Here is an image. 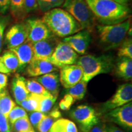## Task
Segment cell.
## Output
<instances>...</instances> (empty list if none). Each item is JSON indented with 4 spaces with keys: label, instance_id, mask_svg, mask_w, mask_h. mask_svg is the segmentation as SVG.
<instances>
[{
    "label": "cell",
    "instance_id": "obj_10",
    "mask_svg": "<svg viewBox=\"0 0 132 132\" xmlns=\"http://www.w3.org/2000/svg\"><path fill=\"white\" fill-rule=\"evenodd\" d=\"M25 23L28 27L27 40L32 44L55 36L42 19L32 18Z\"/></svg>",
    "mask_w": 132,
    "mask_h": 132
},
{
    "label": "cell",
    "instance_id": "obj_43",
    "mask_svg": "<svg viewBox=\"0 0 132 132\" xmlns=\"http://www.w3.org/2000/svg\"><path fill=\"white\" fill-rule=\"evenodd\" d=\"M0 73H3L4 74H9V71L6 69V67L2 63V62L0 60Z\"/></svg>",
    "mask_w": 132,
    "mask_h": 132
},
{
    "label": "cell",
    "instance_id": "obj_44",
    "mask_svg": "<svg viewBox=\"0 0 132 132\" xmlns=\"http://www.w3.org/2000/svg\"><path fill=\"white\" fill-rule=\"evenodd\" d=\"M113 1L119 3L120 4L124 5V6H128V3H129V0H113Z\"/></svg>",
    "mask_w": 132,
    "mask_h": 132
},
{
    "label": "cell",
    "instance_id": "obj_33",
    "mask_svg": "<svg viewBox=\"0 0 132 132\" xmlns=\"http://www.w3.org/2000/svg\"><path fill=\"white\" fill-rule=\"evenodd\" d=\"M29 120L33 128L37 129V125L46 116L45 114L41 113L40 111H32L29 113Z\"/></svg>",
    "mask_w": 132,
    "mask_h": 132
},
{
    "label": "cell",
    "instance_id": "obj_23",
    "mask_svg": "<svg viewBox=\"0 0 132 132\" xmlns=\"http://www.w3.org/2000/svg\"><path fill=\"white\" fill-rule=\"evenodd\" d=\"M41 95L29 93L28 96L22 101L20 105L26 111L29 112L39 111V100Z\"/></svg>",
    "mask_w": 132,
    "mask_h": 132
},
{
    "label": "cell",
    "instance_id": "obj_25",
    "mask_svg": "<svg viewBox=\"0 0 132 132\" xmlns=\"http://www.w3.org/2000/svg\"><path fill=\"white\" fill-rule=\"evenodd\" d=\"M11 127L12 132H35L28 118L19 119Z\"/></svg>",
    "mask_w": 132,
    "mask_h": 132
},
{
    "label": "cell",
    "instance_id": "obj_39",
    "mask_svg": "<svg viewBox=\"0 0 132 132\" xmlns=\"http://www.w3.org/2000/svg\"><path fill=\"white\" fill-rule=\"evenodd\" d=\"M87 132H107L106 129V125L104 124H100L98 123L90 128Z\"/></svg>",
    "mask_w": 132,
    "mask_h": 132
},
{
    "label": "cell",
    "instance_id": "obj_14",
    "mask_svg": "<svg viewBox=\"0 0 132 132\" xmlns=\"http://www.w3.org/2000/svg\"><path fill=\"white\" fill-rule=\"evenodd\" d=\"M59 42L55 36L32 44L34 59L48 61Z\"/></svg>",
    "mask_w": 132,
    "mask_h": 132
},
{
    "label": "cell",
    "instance_id": "obj_19",
    "mask_svg": "<svg viewBox=\"0 0 132 132\" xmlns=\"http://www.w3.org/2000/svg\"><path fill=\"white\" fill-rule=\"evenodd\" d=\"M114 69L115 75L119 78L130 81L132 78V59L126 57H119Z\"/></svg>",
    "mask_w": 132,
    "mask_h": 132
},
{
    "label": "cell",
    "instance_id": "obj_7",
    "mask_svg": "<svg viewBox=\"0 0 132 132\" xmlns=\"http://www.w3.org/2000/svg\"><path fill=\"white\" fill-rule=\"evenodd\" d=\"M78 54L69 45L64 42H59L48 61L58 69L64 66L77 63Z\"/></svg>",
    "mask_w": 132,
    "mask_h": 132
},
{
    "label": "cell",
    "instance_id": "obj_27",
    "mask_svg": "<svg viewBox=\"0 0 132 132\" xmlns=\"http://www.w3.org/2000/svg\"><path fill=\"white\" fill-rule=\"evenodd\" d=\"M26 85L29 93L42 95L50 94V93L48 91H47L35 79L26 80Z\"/></svg>",
    "mask_w": 132,
    "mask_h": 132
},
{
    "label": "cell",
    "instance_id": "obj_21",
    "mask_svg": "<svg viewBox=\"0 0 132 132\" xmlns=\"http://www.w3.org/2000/svg\"><path fill=\"white\" fill-rule=\"evenodd\" d=\"M0 60L10 73L15 72L18 70L19 65V59L16 54L10 50L4 51L3 55L0 56Z\"/></svg>",
    "mask_w": 132,
    "mask_h": 132
},
{
    "label": "cell",
    "instance_id": "obj_1",
    "mask_svg": "<svg viewBox=\"0 0 132 132\" xmlns=\"http://www.w3.org/2000/svg\"><path fill=\"white\" fill-rule=\"evenodd\" d=\"M102 24L110 25L123 22L130 19L131 10L128 6L120 4L113 0H85Z\"/></svg>",
    "mask_w": 132,
    "mask_h": 132
},
{
    "label": "cell",
    "instance_id": "obj_38",
    "mask_svg": "<svg viewBox=\"0 0 132 132\" xmlns=\"http://www.w3.org/2000/svg\"><path fill=\"white\" fill-rule=\"evenodd\" d=\"M10 8V0H0V14H6Z\"/></svg>",
    "mask_w": 132,
    "mask_h": 132
},
{
    "label": "cell",
    "instance_id": "obj_16",
    "mask_svg": "<svg viewBox=\"0 0 132 132\" xmlns=\"http://www.w3.org/2000/svg\"><path fill=\"white\" fill-rule=\"evenodd\" d=\"M58 68L47 60L34 59L26 67V73L29 77H37L44 74L56 72Z\"/></svg>",
    "mask_w": 132,
    "mask_h": 132
},
{
    "label": "cell",
    "instance_id": "obj_28",
    "mask_svg": "<svg viewBox=\"0 0 132 132\" xmlns=\"http://www.w3.org/2000/svg\"><path fill=\"white\" fill-rule=\"evenodd\" d=\"M10 9L15 19H23L26 15L23 9V0H10Z\"/></svg>",
    "mask_w": 132,
    "mask_h": 132
},
{
    "label": "cell",
    "instance_id": "obj_26",
    "mask_svg": "<svg viewBox=\"0 0 132 132\" xmlns=\"http://www.w3.org/2000/svg\"><path fill=\"white\" fill-rule=\"evenodd\" d=\"M56 100L57 98L51 94L47 95H41L39 100V111L44 114L49 113Z\"/></svg>",
    "mask_w": 132,
    "mask_h": 132
},
{
    "label": "cell",
    "instance_id": "obj_2",
    "mask_svg": "<svg viewBox=\"0 0 132 132\" xmlns=\"http://www.w3.org/2000/svg\"><path fill=\"white\" fill-rule=\"evenodd\" d=\"M42 20L54 36L66 37L82 30L81 26L68 12L54 8L45 12Z\"/></svg>",
    "mask_w": 132,
    "mask_h": 132
},
{
    "label": "cell",
    "instance_id": "obj_20",
    "mask_svg": "<svg viewBox=\"0 0 132 132\" xmlns=\"http://www.w3.org/2000/svg\"><path fill=\"white\" fill-rule=\"evenodd\" d=\"M48 132H78L73 122L67 119L61 118L56 120Z\"/></svg>",
    "mask_w": 132,
    "mask_h": 132
},
{
    "label": "cell",
    "instance_id": "obj_12",
    "mask_svg": "<svg viewBox=\"0 0 132 132\" xmlns=\"http://www.w3.org/2000/svg\"><path fill=\"white\" fill-rule=\"evenodd\" d=\"M28 39V27L26 23H18L13 25L6 33L5 43L11 49L21 45Z\"/></svg>",
    "mask_w": 132,
    "mask_h": 132
},
{
    "label": "cell",
    "instance_id": "obj_11",
    "mask_svg": "<svg viewBox=\"0 0 132 132\" xmlns=\"http://www.w3.org/2000/svg\"><path fill=\"white\" fill-rule=\"evenodd\" d=\"M91 40L90 31L85 29L78 31L72 36L64 37L62 42L70 46L77 54L82 55L86 52Z\"/></svg>",
    "mask_w": 132,
    "mask_h": 132
},
{
    "label": "cell",
    "instance_id": "obj_40",
    "mask_svg": "<svg viewBox=\"0 0 132 132\" xmlns=\"http://www.w3.org/2000/svg\"><path fill=\"white\" fill-rule=\"evenodd\" d=\"M49 115L50 116H52L54 119L56 120L57 119L61 117V113L60 111L59 110V109L57 107H54L53 109H52V111H50Z\"/></svg>",
    "mask_w": 132,
    "mask_h": 132
},
{
    "label": "cell",
    "instance_id": "obj_24",
    "mask_svg": "<svg viewBox=\"0 0 132 132\" xmlns=\"http://www.w3.org/2000/svg\"><path fill=\"white\" fill-rule=\"evenodd\" d=\"M87 84V82L81 80L73 87L67 89V94L70 95L75 101L82 100L86 92Z\"/></svg>",
    "mask_w": 132,
    "mask_h": 132
},
{
    "label": "cell",
    "instance_id": "obj_17",
    "mask_svg": "<svg viewBox=\"0 0 132 132\" xmlns=\"http://www.w3.org/2000/svg\"><path fill=\"white\" fill-rule=\"evenodd\" d=\"M35 80L55 98H57L59 92L60 80L59 75L57 72H53L44 74L36 77Z\"/></svg>",
    "mask_w": 132,
    "mask_h": 132
},
{
    "label": "cell",
    "instance_id": "obj_29",
    "mask_svg": "<svg viewBox=\"0 0 132 132\" xmlns=\"http://www.w3.org/2000/svg\"><path fill=\"white\" fill-rule=\"evenodd\" d=\"M65 0H37L38 7L42 12H46L62 6Z\"/></svg>",
    "mask_w": 132,
    "mask_h": 132
},
{
    "label": "cell",
    "instance_id": "obj_37",
    "mask_svg": "<svg viewBox=\"0 0 132 132\" xmlns=\"http://www.w3.org/2000/svg\"><path fill=\"white\" fill-rule=\"evenodd\" d=\"M0 132H12L9 120L0 113Z\"/></svg>",
    "mask_w": 132,
    "mask_h": 132
},
{
    "label": "cell",
    "instance_id": "obj_30",
    "mask_svg": "<svg viewBox=\"0 0 132 132\" xmlns=\"http://www.w3.org/2000/svg\"><path fill=\"white\" fill-rule=\"evenodd\" d=\"M118 48V56L119 57H126L132 59V40L131 37L125 38Z\"/></svg>",
    "mask_w": 132,
    "mask_h": 132
},
{
    "label": "cell",
    "instance_id": "obj_8",
    "mask_svg": "<svg viewBox=\"0 0 132 132\" xmlns=\"http://www.w3.org/2000/svg\"><path fill=\"white\" fill-rule=\"evenodd\" d=\"M132 100V85L125 83L119 86L115 94L111 98L105 102L101 108L102 113H105L122 105H124Z\"/></svg>",
    "mask_w": 132,
    "mask_h": 132
},
{
    "label": "cell",
    "instance_id": "obj_45",
    "mask_svg": "<svg viewBox=\"0 0 132 132\" xmlns=\"http://www.w3.org/2000/svg\"><path fill=\"white\" fill-rule=\"evenodd\" d=\"M5 88H6V87H2L0 86V94H1V92L3 91V90H4Z\"/></svg>",
    "mask_w": 132,
    "mask_h": 132
},
{
    "label": "cell",
    "instance_id": "obj_13",
    "mask_svg": "<svg viewBox=\"0 0 132 132\" xmlns=\"http://www.w3.org/2000/svg\"><path fill=\"white\" fill-rule=\"evenodd\" d=\"M82 70L78 65H69L61 68L59 80L64 88L69 89L82 80Z\"/></svg>",
    "mask_w": 132,
    "mask_h": 132
},
{
    "label": "cell",
    "instance_id": "obj_35",
    "mask_svg": "<svg viewBox=\"0 0 132 132\" xmlns=\"http://www.w3.org/2000/svg\"><path fill=\"white\" fill-rule=\"evenodd\" d=\"M37 0H23V9L25 15L38 9Z\"/></svg>",
    "mask_w": 132,
    "mask_h": 132
},
{
    "label": "cell",
    "instance_id": "obj_36",
    "mask_svg": "<svg viewBox=\"0 0 132 132\" xmlns=\"http://www.w3.org/2000/svg\"><path fill=\"white\" fill-rule=\"evenodd\" d=\"M9 16H0V53L2 51L3 40L4 37V30L9 22Z\"/></svg>",
    "mask_w": 132,
    "mask_h": 132
},
{
    "label": "cell",
    "instance_id": "obj_15",
    "mask_svg": "<svg viewBox=\"0 0 132 132\" xmlns=\"http://www.w3.org/2000/svg\"><path fill=\"white\" fill-rule=\"evenodd\" d=\"M9 50L16 54L19 59V65L17 71L22 72L32 61L34 57L32 44L27 40L21 45Z\"/></svg>",
    "mask_w": 132,
    "mask_h": 132
},
{
    "label": "cell",
    "instance_id": "obj_31",
    "mask_svg": "<svg viewBox=\"0 0 132 132\" xmlns=\"http://www.w3.org/2000/svg\"><path fill=\"white\" fill-rule=\"evenodd\" d=\"M23 118H28L26 111L22 107L15 105L10 111L7 118L10 124L12 125L16 120Z\"/></svg>",
    "mask_w": 132,
    "mask_h": 132
},
{
    "label": "cell",
    "instance_id": "obj_9",
    "mask_svg": "<svg viewBox=\"0 0 132 132\" xmlns=\"http://www.w3.org/2000/svg\"><path fill=\"white\" fill-rule=\"evenodd\" d=\"M105 119L115 123L127 130L132 129V103L130 102L122 106L105 113Z\"/></svg>",
    "mask_w": 132,
    "mask_h": 132
},
{
    "label": "cell",
    "instance_id": "obj_4",
    "mask_svg": "<svg viewBox=\"0 0 132 132\" xmlns=\"http://www.w3.org/2000/svg\"><path fill=\"white\" fill-rule=\"evenodd\" d=\"M130 27V19L118 24L97 25L99 44L102 48L108 51L118 48L126 38Z\"/></svg>",
    "mask_w": 132,
    "mask_h": 132
},
{
    "label": "cell",
    "instance_id": "obj_42",
    "mask_svg": "<svg viewBox=\"0 0 132 132\" xmlns=\"http://www.w3.org/2000/svg\"><path fill=\"white\" fill-rule=\"evenodd\" d=\"M106 129L107 132H125L120 128L117 127L116 126L112 124L106 125Z\"/></svg>",
    "mask_w": 132,
    "mask_h": 132
},
{
    "label": "cell",
    "instance_id": "obj_34",
    "mask_svg": "<svg viewBox=\"0 0 132 132\" xmlns=\"http://www.w3.org/2000/svg\"><path fill=\"white\" fill-rule=\"evenodd\" d=\"M75 100L72 98V97L70 95H69V94H66L64 95L63 98L59 102V108L61 109L62 110H64V111L69 110L72 105L75 103Z\"/></svg>",
    "mask_w": 132,
    "mask_h": 132
},
{
    "label": "cell",
    "instance_id": "obj_32",
    "mask_svg": "<svg viewBox=\"0 0 132 132\" xmlns=\"http://www.w3.org/2000/svg\"><path fill=\"white\" fill-rule=\"evenodd\" d=\"M55 121L56 120L49 114L46 115L45 118L39 122V125H37V129L39 132H48Z\"/></svg>",
    "mask_w": 132,
    "mask_h": 132
},
{
    "label": "cell",
    "instance_id": "obj_5",
    "mask_svg": "<svg viewBox=\"0 0 132 132\" xmlns=\"http://www.w3.org/2000/svg\"><path fill=\"white\" fill-rule=\"evenodd\" d=\"M62 8L77 20L82 29L89 31L95 23V16L85 0H65Z\"/></svg>",
    "mask_w": 132,
    "mask_h": 132
},
{
    "label": "cell",
    "instance_id": "obj_22",
    "mask_svg": "<svg viewBox=\"0 0 132 132\" xmlns=\"http://www.w3.org/2000/svg\"><path fill=\"white\" fill-rule=\"evenodd\" d=\"M15 106V103L11 98L7 90L5 88L0 94V113L7 118L10 111Z\"/></svg>",
    "mask_w": 132,
    "mask_h": 132
},
{
    "label": "cell",
    "instance_id": "obj_6",
    "mask_svg": "<svg viewBox=\"0 0 132 132\" xmlns=\"http://www.w3.org/2000/svg\"><path fill=\"white\" fill-rule=\"evenodd\" d=\"M70 116L78 123L82 132H87L99 122L98 116L96 111L89 105H79L71 111Z\"/></svg>",
    "mask_w": 132,
    "mask_h": 132
},
{
    "label": "cell",
    "instance_id": "obj_18",
    "mask_svg": "<svg viewBox=\"0 0 132 132\" xmlns=\"http://www.w3.org/2000/svg\"><path fill=\"white\" fill-rule=\"evenodd\" d=\"M11 90L15 102L19 105L29 94L26 87V79L19 73L15 74L12 79Z\"/></svg>",
    "mask_w": 132,
    "mask_h": 132
},
{
    "label": "cell",
    "instance_id": "obj_41",
    "mask_svg": "<svg viewBox=\"0 0 132 132\" xmlns=\"http://www.w3.org/2000/svg\"><path fill=\"white\" fill-rule=\"evenodd\" d=\"M8 77L6 74L0 73V86L2 87H6L7 85Z\"/></svg>",
    "mask_w": 132,
    "mask_h": 132
},
{
    "label": "cell",
    "instance_id": "obj_3",
    "mask_svg": "<svg viewBox=\"0 0 132 132\" xmlns=\"http://www.w3.org/2000/svg\"><path fill=\"white\" fill-rule=\"evenodd\" d=\"M77 64L82 69L83 75L81 80L87 83L94 77L112 71L115 62L114 57L110 54L98 56L87 54L79 57Z\"/></svg>",
    "mask_w": 132,
    "mask_h": 132
}]
</instances>
